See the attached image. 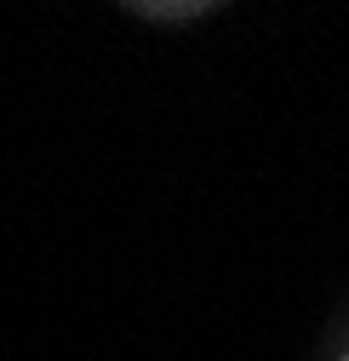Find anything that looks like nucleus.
Returning a JSON list of instances; mask_svg holds the SVG:
<instances>
[{
    "label": "nucleus",
    "instance_id": "2",
    "mask_svg": "<svg viewBox=\"0 0 349 361\" xmlns=\"http://www.w3.org/2000/svg\"><path fill=\"white\" fill-rule=\"evenodd\" d=\"M343 361H349V355H343Z\"/></svg>",
    "mask_w": 349,
    "mask_h": 361
},
{
    "label": "nucleus",
    "instance_id": "1",
    "mask_svg": "<svg viewBox=\"0 0 349 361\" xmlns=\"http://www.w3.org/2000/svg\"><path fill=\"white\" fill-rule=\"evenodd\" d=\"M144 12H149V18H195L201 6H144Z\"/></svg>",
    "mask_w": 349,
    "mask_h": 361
}]
</instances>
